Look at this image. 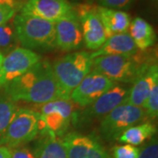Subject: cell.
Instances as JSON below:
<instances>
[{"label": "cell", "instance_id": "277c9868", "mask_svg": "<svg viewBox=\"0 0 158 158\" xmlns=\"http://www.w3.org/2000/svg\"><path fill=\"white\" fill-rule=\"evenodd\" d=\"M40 134V121L38 112L19 108L7 127L6 133L0 139V145L8 148L22 147L34 140Z\"/></svg>", "mask_w": 158, "mask_h": 158}, {"label": "cell", "instance_id": "30bf717a", "mask_svg": "<svg viewBox=\"0 0 158 158\" xmlns=\"http://www.w3.org/2000/svg\"><path fill=\"white\" fill-rule=\"evenodd\" d=\"M130 87L115 84L113 87L103 94L97 101L87 106L83 113L80 114L77 120L83 122L91 120L93 118L105 117L113 109L127 103L129 95Z\"/></svg>", "mask_w": 158, "mask_h": 158}, {"label": "cell", "instance_id": "83f0119b", "mask_svg": "<svg viewBox=\"0 0 158 158\" xmlns=\"http://www.w3.org/2000/svg\"><path fill=\"white\" fill-rule=\"evenodd\" d=\"M17 9L8 6H0V26L8 23L16 15Z\"/></svg>", "mask_w": 158, "mask_h": 158}, {"label": "cell", "instance_id": "f1b7e54d", "mask_svg": "<svg viewBox=\"0 0 158 158\" xmlns=\"http://www.w3.org/2000/svg\"><path fill=\"white\" fill-rule=\"evenodd\" d=\"M22 6L23 5L20 4V2H18L16 0H0V6H8L19 10L21 9Z\"/></svg>", "mask_w": 158, "mask_h": 158}, {"label": "cell", "instance_id": "9a60e30c", "mask_svg": "<svg viewBox=\"0 0 158 158\" xmlns=\"http://www.w3.org/2000/svg\"><path fill=\"white\" fill-rule=\"evenodd\" d=\"M156 84H158L157 64L141 66L140 72L133 83V86L130 88L127 103L142 108L149 92Z\"/></svg>", "mask_w": 158, "mask_h": 158}, {"label": "cell", "instance_id": "cb8c5ba5", "mask_svg": "<svg viewBox=\"0 0 158 158\" xmlns=\"http://www.w3.org/2000/svg\"><path fill=\"white\" fill-rule=\"evenodd\" d=\"M113 152L114 158H138L140 149L135 146L125 144L115 146Z\"/></svg>", "mask_w": 158, "mask_h": 158}, {"label": "cell", "instance_id": "7a4b0ae2", "mask_svg": "<svg viewBox=\"0 0 158 158\" xmlns=\"http://www.w3.org/2000/svg\"><path fill=\"white\" fill-rule=\"evenodd\" d=\"M12 26L18 40L28 49H49L56 46L55 23L27 14H16Z\"/></svg>", "mask_w": 158, "mask_h": 158}, {"label": "cell", "instance_id": "3957f363", "mask_svg": "<svg viewBox=\"0 0 158 158\" xmlns=\"http://www.w3.org/2000/svg\"><path fill=\"white\" fill-rule=\"evenodd\" d=\"M51 66L62 98H69L74 89L92 69V59L90 53L78 51L57 59Z\"/></svg>", "mask_w": 158, "mask_h": 158}, {"label": "cell", "instance_id": "2e32d148", "mask_svg": "<svg viewBox=\"0 0 158 158\" xmlns=\"http://www.w3.org/2000/svg\"><path fill=\"white\" fill-rule=\"evenodd\" d=\"M138 48L128 33L114 34L109 37L105 43L95 52L90 54L91 59L102 56H134Z\"/></svg>", "mask_w": 158, "mask_h": 158}, {"label": "cell", "instance_id": "5b68a950", "mask_svg": "<svg viewBox=\"0 0 158 158\" xmlns=\"http://www.w3.org/2000/svg\"><path fill=\"white\" fill-rule=\"evenodd\" d=\"M38 113L40 135L48 134L57 137L67 131L73 119V102L70 98H58L43 104Z\"/></svg>", "mask_w": 158, "mask_h": 158}, {"label": "cell", "instance_id": "4fadbf2b", "mask_svg": "<svg viewBox=\"0 0 158 158\" xmlns=\"http://www.w3.org/2000/svg\"><path fill=\"white\" fill-rule=\"evenodd\" d=\"M77 15L86 48L90 50H98L105 43L107 37L96 10L84 6L79 8Z\"/></svg>", "mask_w": 158, "mask_h": 158}, {"label": "cell", "instance_id": "8fae6325", "mask_svg": "<svg viewBox=\"0 0 158 158\" xmlns=\"http://www.w3.org/2000/svg\"><path fill=\"white\" fill-rule=\"evenodd\" d=\"M21 13L56 23L76 11L68 0H27L21 7Z\"/></svg>", "mask_w": 158, "mask_h": 158}, {"label": "cell", "instance_id": "e0dca14e", "mask_svg": "<svg viewBox=\"0 0 158 158\" xmlns=\"http://www.w3.org/2000/svg\"><path fill=\"white\" fill-rule=\"evenodd\" d=\"M95 10L104 26L107 38L114 34L127 33L131 19L127 12L102 6L97 7Z\"/></svg>", "mask_w": 158, "mask_h": 158}, {"label": "cell", "instance_id": "d6986e66", "mask_svg": "<svg viewBox=\"0 0 158 158\" xmlns=\"http://www.w3.org/2000/svg\"><path fill=\"white\" fill-rule=\"evenodd\" d=\"M156 134V127L150 122L133 126L119 135L117 140L133 146L141 145L145 141L151 139Z\"/></svg>", "mask_w": 158, "mask_h": 158}, {"label": "cell", "instance_id": "52a82bcc", "mask_svg": "<svg viewBox=\"0 0 158 158\" xmlns=\"http://www.w3.org/2000/svg\"><path fill=\"white\" fill-rule=\"evenodd\" d=\"M144 109L125 103L102 118L100 131L107 140L118 139L125 130L140 124L145 118Z\"/></svg>", "mask_w": 158, "mask_h": 158}, {"label": "cell", "instance_id": "6da1fadb", "mask_svg": "<svg viewBox=\"0 0 158 158\" xmlns=\"http://www.w3.org/2000/svg\"><path fill=\"white\" fill-rule=\"evenodd\" d=\"M6 94L13 101L43 105L62 98L49 62L40 61L27 73L5 87Z\"/></svg>", "mask_w": 158, "mask_h": 158}, {"label": "cell", "instance_id": "8992f818", "mask_svg": "<svg viewBox=\"0 0 158 158\" xmlns=\"http://www.w3.org/2000/svg\"><path fill=\"white\" fill-rule=\"evenodd\" d=\"M134 56H102L92 59V69H95L114 83L133 84L141 66Z\"/></svg>", "mask_w": 158, "mask_h": 158}, {"label": "cell", "instance_id": "484cf974", "mask_svg": "<svg viewBox=\"0 0 158 158\" xmlns=\"http://www.w3.org/2000/svg\"><path fill=\"white\" fill-rule=\"evenodd\" d=\"M135 0H97V2L106 8L114 9V10H123L127 9L134 4Z\"/></svg>", "mask_w": 158, "mask_h": 158}, {"label": "cell", "instance_id": "9c48e42d", "mask_svg": "<svg viewBox=\"0 0 158 158\" xmlns=\"http://www.w3.org/2000/svg\"><path fill=\"white\" fill-rule=\"evenodd\" d=\"M116 83L95 69H91L70 94V100L82 107L97 101Z\"/></svg>", "mask_w": 158, "mask_h": 158}, {"label": "cell", "instance_id": "7402d4cb", "mask_svg": "<svg viewBox=\"0 0 158 158\" xmlns=\"http://www.w3.org/2000/svg\"><path fill=\"white\" fill-rule=\"evenodd\" d=\"M19 42L12 25L8 23L0 26V53H9L17 48ZM5 56V55H4Z\"/></svg>", "mask_w": 158, "mask_h": 158}, {"label": "cell", "instance_id": "ac0fdd59", "mask_svg": "<svg viewBox=\"0 0 158 158\" xmlns=\"http://www.w3.org/2000/svg\"><path fill=\"white\" fill-rule=\"evenodd\" d=\"M129 30L130 36L138 49L145 50L154 45L156 41L154 28L142 18L137 17L133 19L130 23Z\"/></svg>", "mask_w": 158, "mask_h": 158}, {"label": "cell", "instance_id": "ffe728a7", "mask_svg": "<svg viewBox=\"0 0 158 158\" xmlns=\"http://www.w3.org/2000/svg\"><path fill=\"white\" fill-rule=\"evenodd\" d=\"M44 138L34 150L36 158H68L62 140L48 134H43Z\"/></svg>", "mask_w": 158, "mask_h": 158}, {"label": "cell", "instance_id": "d4e9b609", "mask_svg": "<svg viewBox=\"0 0 158 158\" xmlns=\"http://www.w3.org/2000/svg\"><path fill=\"white\" fill-rule=\"evenodd\" d=\"M138 158H158V141L156 137H152L150 141L140 149Z\"/></svg>", "mask_w": 158, "mask_h": 158}, {"label": "cell", "instance_id": "1f68e13d", "mask_svg": "<svg viewBox=\"0 0 158 158\" xmlns=\"http://www.w3.org/2000/svg\"><path fill=\"white\" fill-rule=\"evenodd\" d=\"M16 1H18V2H20V1H25V0H16Z\"/></svg>", "mask_w": 158, "mask_h": 158}, {"label": "cell", "instance_id": "5bb4252c", "mask_svg": "<svg viewBox=\"0 0 158 158\" xmlns=\"http://www.w3.org/2000/svg\"><path fill=\"white\" fill-rule=\"evenodd\" d=\"M56 46L62 50H75L83 43V34L77 12L55 23Z\"/></svg>", "mask_w": 158, "mask_h": 158}, {"label": "cell", "instance_id": "603a6c76", "mask_svg": "<svg viewBox=\"0 0 158 158\" xmlns=\"http://www.w3.org/2000/svg\"><path fill=\"white\" fill-rule=\"evenodd\" d=\"M142 108L146 114L151 118H156L158 115V84L155 85L144 102Z\"/></svg>", "mask_w": 158, "mask_h": 158}, {"label": "cell", "instance_id": "44dd1931", "mask_svg": "<svg viewBox=\"0 0 158 158\" xmlns=\"http://www.w3.org/2000/svg\"><path fill=\"white\" fill-rule=\"evenodd\" d=\"M17 103L5 94L0 95V139L18 111Z\"/></svg>", "mask_w": 158, "mask_h": 158}, {"label": "cell", "instance_id": "f546056e", "mask_svg": "<svg viewBox=\"0 0 158 158\" xmlns=\"http://www.w3.org/2000/svg\"><path fill=\"white\" fill-rule=\"evenodd\" d=\"M0 158H11L10 148L0 145Z\"/></svg>", "mask_w": 158, "mask_h": 158}, {"label": "cell", "instance_id": "4316f807", "mask_svg": "<svg viewBox=\"0 0 158 158\" xmlns=\"http://www.w3.org/2000/svg\"><path fill=\"white\" fill-rule=\"evenodd\" d=\"M10 150L11 158H36L34 150H31L28 148L19 147Z\"/></svg>", "mask_w": 158, "mask_h": 158}, {"label": "cell", "instance_id": "4dcf8cb0", "mask_svg": "<svg viewBox=\"0 0 158 158\" xmlns=\"http://www.w3.org/2000/svg\"><path fill=\"white\" fill-rule=\"evenodd\" d=\"M4 59V55L2 53H0V69H1V66H2V62Z\"/></svg>", "mask_w": 158, "mask_h": 158}, {"label": "cell", "instance_id": "7c38bea8", "mask_svg": "<svg viewBox=\"0 0 158 158\" xmlns=\"http://www.w3.org/2000/svg\"><path fill=\"white\" fill-rule=\"evenodd\" d=\"M68 158H112L93 137L76 133L68 134L62 140Z\"/></svg>", "mask_w": 158, "mask_h": 158}, {"label": "cell", "instance_id": "ba28073f", "mask_svg": "<svg viewBox=\"0 0 158 158\" xmlns=\"http://www.w3.org/2000/svg\"><path fill=\"white\" fill-rule=\"evenodd\" d=\"M40 61V56L34 51L17 47L4 56L0 69V87H6L14 79L27 73Z\"/></svg>", "mask_w": 158, "mask_h": 158}]
</instances>
